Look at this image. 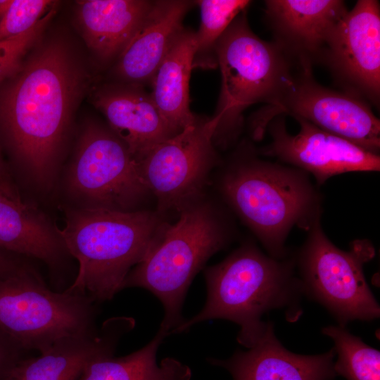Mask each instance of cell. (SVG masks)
Segmentation results:
<instances>
[{"label": "cell", "instance_id": "cell-1", "mask_svg": "<svg viewBox=\"0 0 380 380\" xmlns=\"http://www.w3.org/2000/svg\"><path fill=\"white\" fill-rule=\"evenodd\" d=\"M0 89V135L37 184L52 181L82 77L67 49H39Z\"/></svg>", "mask_w": 380, "mask_h": 380}, {"label": "cell", "instance_id": "cell-2", "mask_svg": "<svg viewBox=\"0 0 380 380\" xmlns=\"http://www.w3.org/2000/svg\"><path fill=\"white\" fill-rule=\"evenodd\" d=\"M163 222L162 215L144 209H70L58 232L79 270L65 290L96 302L112 299L123 289L127 274L144 258Z\"/></svg>", "mask_w": 380, "mask_h": 380}, {"label": "cell", "instance_id": "cell-3", "mask_svg": "<svg viewBox=\"0 0 380 380\" xmlns=\"http://www.w3.org/2000/svg\"><path fill=\"white\" fill-rule=\"evenodd\" d=\"M205 277V306L172 333L186 331L205 320L224 319L240 326L238 341L248 348L267 327L261 317L291 303L301 289L288 264L265 255L253 245H244L222 262L208 267Z\"/></svg>", "mask_w": 380, "mask_h": 380}, {"label": "cell", "instance_id": "cell-4", "mask_svg": "<svg viewBox=\"0 0 380 380\" xmlns=\"http://www.w3.org/2000/svg\"><path fill=\"white\" fill-rule=\"evenodd\" d=\"M227 241L218 213L201 198L180 210L173 224L163 222L144 258L127 274L123 289L140 287L153 293L165 309L160 327L172 333L184 321L181 309L191 281Z\"/></svg>", "mask_w": 380, "mask_h": 380}, {"label": "cell", "instance_id": "cell-5", "mask_svg": "<svg viewBox=\"0 0 380 380\" xmlns=\"http://www.w3.org/2000/svg\"><path fill=\"white\" fill-rule=\"evenodd\" d=\"M222 86L217 108L215 145L227 146L239 134L243 113L257 103H274L297 70L274 42L260 39L251 29L246 10L240 13L215 46Z\"/></svg>", "mask_w": 380, "mask_h": 380}, {"label": "cell", "instance_id": "cell-6", "mask_svg": "<svg viewBox=\"0 0 380 380\" xmlns=\"http://www.w3.org/2000/svg\"><path fill=\"white\" fill-rule=\"evenodd\" d=\"M221 189L241 219L274 256L281 255L291 227L308 223L315 204L303 173L251 157L224 175Z\"/></svg>", "mask_w": 380, "mask_h": 380}, {"label": "cell", "instance_id": "cell-7", "mask_svg": "<svg viewBox=\"0 0 380 380\" xmlns=\"http://www.w3.org/2000/svg\"><path fill=\"white\" fill-rule=\"evenodd\" d=\"M94 300L50 290L27 265L0 278V329L25 351L46 350L59 340L96 328Z\"/></svg>", "mask_w": 380, "mask_h": 380}, {"label": "cell", "instance_id": "cell-8", "mask_svg": "<svg viewBox=\"0 0 380 380\" xmlns=\"http://www.w3.org/2000/svg\"><path fill=\"white\" fill-rule=\"evenodd\" d=\"M279 115L303 118L379 155L380 121L371 106L355 95L320 84L315 79L312 70H296L282 96L251 116L253 139H262L268 123Z\"/></svg>", "mask_w": 380, "mask_h": 380}, {"label": "cell", "instance_id": "cell-9", "mask_svg": "<svg viewBox=\"0 0 380 380\" xmlns=\"http://www.w3.org/2000/svg\"><path fill=\"white\" fill-rule=\"evenodd\" d=\"M374 255L366 241H357L350 251L335 246L323 232L319 217L300 257L303 288L324 305L343 327L355 320H372L380 309L364 276L362 266Z\"/></svg>", "mask_w": 380, "mask_h": 380}, {"label": "cell", "instance_id": "cell-10", "mask_svg": "<svg viewBox=\"0 0 380 380\" xmlns=\"http://www.w3.org/2000/svg\"><path fill=\"white\" fill-rule=\"evenodd\" d=\"M68 186L84 207L121 211L141 210L138 206L151 195L125 144L110 128L96 124L80 137Z\"/></svg>", "mask_w": 380, "mask_h": 380}, {"label": "cell", "instance_id": "cell-11", "mask_svg": "<svg viewBox=\"0 0 380 380\" xmlns=\"http://www.w3.org/2000/svg\"><path fill=\"white\" fill-rule=\"evenodd\" d=\"M216 122L197 117L180 132L155 146L139 162L141 175L160 215L179 212L202 198L217 160L213 135Z\"/></svg>", "mask_w": 380, "mask_h": 380}, {"label": "cell", "instance_id": "cell-12", "mask_svg": "<svg viewBox=\"0 0 380 380\" xmlns=\"http://www.w3.org/2000/svg\"><path fill=\"white\" fill-rule=\"evenodd\" d=\"M341 91L380 104V5L358 0L330 35L321 64Z\"/></svg>", "mask_w": 380, "mask_h": 380}, {"label": "cell", "instance_id": "cell-13", "mask_svg": "<svg viewBox=\"0 0 380 380\" xmlns=\"http://www.w3.org/2000/svg\"><path fill=\"white\" fill-rule=\"evenodd\" d=\"M293 118L300 127L295 135L286 130L285 115H279L268 123L266 131L270 132L272 141L261 149L263 155L276 157L312 173L319 184L341 173L379 170V155L303 118Z\"/></svg>", "mask_w": 380, "mask_h": 380}, {"label": "cell", "instance_id": "cell-14", "mask_svg": "<svg viewBox=\"0 0 380 380\" xmlns=\"http://www.w3.org/2000/svg\"><path fill=\"white\" fill-rule=\"evenodd\" d=\"M265 19L274 38L297 70L320 65L330 35L348 12L341 0H267Z\"/></svg>", "mask_w": 380, "mask_h": 380}, {"label": "cell", "instance_id": "cell-15", "mask_svg": "<svg viewBox=\"0 0 380 380\" xmlns=\"http://www.w3.org/2000/svg\"><path fill=\"white\" fill-rule=\"evenodd\" d=\"M134 324L131 317H116L99 329L65 337L38 356L23 358L6 380H79L89 362L113 355L120 338Z\"/></svg>", "mask_w": 380, "mask_h": 380}, {"label": "cell", "instance_id": "cell-16", "mask_svg": "<svg viewBox=\"0 0 380 380\" xmlns=\"http://www.w3.org/2000/svg\"><path fill=\"white\" fill-rule=\"evenodd\" d=\"M196 4L184 0L153 1L138 30L117 58L120 83L143 86L151 82L184 27L185 15Z\"/></svg>", "mask_w": 380, "mask_h": 380}, {"label": "cell", "instance_id": "cell-17", "mask_svg": "<svg viewBox=\"0 0 380 380\" xmlns=\"http://www.w3.org/2000/svg\"><path fill=\"white\" fill-rule=\"evenodd\" d=\"M94 104L137 163L155 146L175 134L143 86H106L94 95Z\"/></svg>", "mask_w": 380, "mask_h": 380}, {"label": "cell", "instance_id": "cell-18", "mask_svg": "<svg viewBox=\"0 0 380 380\" xmlns=\"http://www.w3.org/2000/svg\"><path fill=\"white\" fill-rule=\"evenodd\" d=\"M334 348L317 355H303L286 350L276 338L268 322L257 342L248 351L238 350L227 360L210 359L222 367L234 380H331Z\"/></svg>", "mask_w": 380, "mask_h": 380}, {"label": "cell", "instance_id": "cell-19", "mask_svg": "<svg viewBox=\"0 0 380 380\" xmlns=\"http://www.w3.org/2000/svg\"><path fill=\"white\" fill-rule=\"evenodd\" d=\"M0 248L50 266L58 265L68 253L58 229L13 191L0 194Z\"/></svg>", "mask_w": 380, "mask_h": 380}, {"label": "cell", "instance_id": "cell-20", "mask_svg": "<svg viewBox=\"0 0 380 380\" xmlns=\"http://www.w3.org/2000/svg\"><path fill=\"white\" fill-rule=\"evenodd\" d=\"M153 1H77L78 23L89 48L103 61L118 58L138 30Z\"/></svg>", "mask_w": 380, "mask_h": 380}, {"label": "cell", "instance_id": "cell-21", "mask_svg": "<svg viewBox=\"0 0 380 380\" xmlns=\"http://www.w3.org/2000/svg\"><path fill=\"white\" fill-rule=\"evenodd\" d=\"M195 51V32L184 28L151 82L152 99L175 134L197 119L189 108V80Z\"/></svg>", "mask_w": 380, "mask_h": 380}, {"label": "cell", "instance_id": "cell-22", "mask_svg": "<svg viewBox=\"0 0 380 380\" xmlns=\"http://www.w3.org/2000/svg\"><path fill=\"white\" fill-rule=\"evenodd\" d=\"M171 334L163 327L142 348L123 357H99L84 369L79 380H190L191 369L180 361L166 357L160 364L156 353L165 337Z\"/></svg>", "mask_w": 380, "mask_h": 380}, {"label": "cell", "instance_id": "cell-23", "mask_svg": "<svg viewBox=\"0 0 380 380\" xmlns=\"http://www.w3.org/2000/svg\"><path fill=\"white\" fill-rule=\"evenodd\" d=\"M201 24L195 32L194 68H213L217 65L215 46L233 20L251 4L247 0H200Z\"/></svg>", "mask_w": 380, "mask_h": 380}, {"label": "cell", "instance_id": "cell-24", "mask_svg": "<svg viewBox=\"0 0 380 380\" xmlns=\"http://www.w3.org/2000/svg\"><path fill=\"white\" fill-rule=\"evenodd\" d=\"M322 333L335 343L338 358L334 364L336 374L348 380H380V353L365 344L343 327H327Z\"/></svg>", "mask_w": 380, "mask_h": 380}, {"label": "cell", "instance_id": "cell-25", "mask_svg": "<svg viewBox=\"0 0 380 380\" xmlns=\"http://www.w3.org/2000/svg\"><path fill=\"white\" fill-rule=\"evenodd\" d=\"M54 13L53 8H51L27 31L0 42V83L20 70L26 53L39 37Z\"/></svg>", "mask_w": 380, "mask_h": 380}, {"label": "cell", "instance_id": "cell-26", "mask_svg": "<svg viewBox=\"0 0 380 380\" xmlns=\"http://www.w3.org/2000/svg\"><path fill=\"white\" fill-rule=\"evenodd\" d=\"M53 4L49 0H13L0 20V42L30 30Z\"/></svg>", "mask_w": 380, "mask_h": 380}, {"label": "cell", "instance_id": "cell-27", "mask_svg": "<svg viewBox=\"0 0 380 380\" xmlns=\"http://www.w3.org/2000/svg\"><path fill=\"white\" fill-rule=\"evenodd\" d=\"M25 351L0 329V380H6Z\"/></svg>", "mask_w": 380, "mask_h": 380}, {"label": "cell", "instance_id": "cell-28", "mask_svg": "<svg viewBox=\"0 0 380 380\" xmlns=\"http://www.w3.org/2000/svg\"><path fill=\"white\" fill-rule=\"evenodd\" d=\"M25 265L20 256L0 248V278L17 272Z\"/></svg>", "mask_w": 380, "mask_h": 380}, {"label": "cell", "instance_id": "cell-29", "mask_svg": "<svg viewBox=\"0 0 380 380\" xmlns=\"http://www.w3.org/2000/svg\"><path fill=\"white\" fill-rule=\"evenodd\" d=\"M11 191H13L12 189L9 187V186H8L7 183H6V181L4 179L3 165H2L1 154H0V194L11 192Z\"/></svg>", "mask_w": 380, "mask_h": 380}, {"label": "cell", "instance_id": "cell-30", "mask_svg": "<svg viewBox=\"0 0 380 380\" xmlns=\"http://www.w3.org/2000/svg\"><path fill=\"white\" fill-rule=\"evenodd\" d=\"M13 0H0V20L6 14Z\"/></svg>", "mask_w": 380, "mask_h": 380}]
</instances>
